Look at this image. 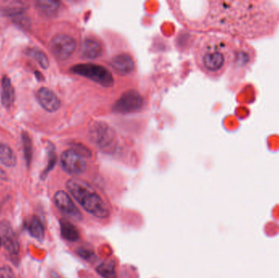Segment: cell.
Listing matches in <instances>:
<instances>
[{
  "instance_id": "1",
  "label": "cell",
  "mask_w": 279,
  "mask_h": 278,
  "mask_svg": "<svg viewBox=\"0 0 279 278\" xmlns=\"http://www.w3.org/2000/svg\"><path fill=\"white\" fill-rule=\"evenodd\" d=\"M66 189L87 212L98 219L109 217V206L87 182L79 179H69L66 182Z\"/></svg>"
},
{
  "instance_id": "2",
  "label": "cell",
  "mask_w": 279,
  "mask_h": 278,
  "mask_svg": "<svg viewBox=\"0 0 279 278\" xmlns=\"http://www.w3.org/2000/svg\"><path fill=\"white\" fill-rule=\"evenodd\" d=\"M71 71L76 75L88 77L104 87H111L114 83L113 75L104 66L95 64H79L73 66Z\"/></svg>"
},
{
  "instance_id": "3",
  "label": "cell",
  "mask_w": 279,
  "mask_h": 278,
  "mask_svg": "<svg viewBox=\"0 0 279 278\" xmlns=\"http://www.w3.org/2000/svg\"><path fill=\"white\" fill-rule=\"evenodd\" d=\"M76 39L68 34H56L51 41V51L60 61H65L71 57L76 51Z\"/></svg>"
},
{
  "instance_id": "4",
  "label": "cell",
  "mask_w": 279,
  "mask_h": 278,
  "mask_svg": "<svg viewBox=\"0 0 279 278\" xmlns=\"http://www.w3.org/2000/svg\"><path fill=\"white\" fill-rule=\"evenodd\" d=\"M61 167L71 175H81L87 170V163L83 156L76 150H66L61 156Z\"/></svg>"
},
{
  "instance_id": "5",
  "label": "cell",
  "mask_w": 279,
  "mask_h": 278,
  "mask_svg": "<svg viewBox=\"0 0 279 278\" xmlns=\"http://www.w3.org/2000/svg\"><path fill=\"white\" fill-rule=\"evenodd\" d=\"M143 104V99L139 92L130 90L124 92L114 105V110L118 113L127 114L137 111Z\"/></svg>"
},
{
  "instance_id": "6",
  "label": "cell",
  "mask_w": 279,
  "mask_h": 278,
  "mask_svg": "<svg viewBox=\"0 0 279 278\" xmlns=\"http://www.w3.org/2000/svg\"><path fill=\"white\" fill-rule=\"evenodd\" d=\"M54 202L61 212H63L72 220L79 221L83 219V215L80 210H78L76 204L74 203L73 200L66 192L62 190L56 192L54 195Z\"/></svg>"
},
{
  "instance_id": "7",
  "label": "cell",
  "mask_w": 279,
  "mask_h": 278,
  "mask_svg": "<svg viewBox=\"0 0 279 278\" xmlns=\"http://www.w3.org/2000/svg\"><path fill=\"white\" fill-rule=\"evenodd\" d=\"M37 99L39 104L46 111L56 112L61 107V101L51 90L41 87L37 92Z\"/></svg>"
},
{
  "instance_id": "8",
  "label": "cell",
  "mask_w": 279,
  "mask_h": 278,
  "mask_svg": "<svg viewBox=\"0 0 279 278\" xmlns=\"http://www.w3.org/2000/svg\"><path fill=\"white\" fill-rule=\"evenodd\" d=\"M0 230L2 232V245L7 252L12 255H17L19 253L20 245L17 236L7 221H3L0 225Z\"/></svg>"
},
{
  "instance_id": "9",
  "label": "cell",
  "mask_w": 279,
  "mask_h": 278,
  "mask_svg": "<svg viewBox=\"0 0 279 278\" xmlns=\"http://www.w3.org/2000/svg\"><path fill=\"white\" fill-rule=\"evenodd\" d=\"M90 132L93 141L101 147H106L114 140L113 131L105 124H94Z\"/></svg>"
},
{
  "instance_id": "10",
  "label": "cell",
  "mask_w": 279,
  "mask_h": 278,
  "mask_svg": "<svg viewBox=\"0 0 279 278\" xmlns=\"http://www.w3.org/2000/svg\"><path fill=\"white\" fill-rule=\"evenodd\" d=\"M203 64L205 69L210 72H217L225 66L226 56L221 51H208L203 57Z\"/></svg>"
},
{
  "instance_id": "11",
  "label": "cell",
  "mask_w": 279,
  "mask_h": 278,
  "mask_svg": "<svg viewBox=\"0 0 279 278\" xmlns=\"http://www.w3.org/2000/svg\"><path fill=\"white\" fill-rule=\"evenodd\" d=\"M112 68L121 74H129L135 68L133 59L130 55L122 53L114 56L110 61Z\"/></svg>"
},
{
  "instance_id": "12",
  "label": "cell",
  "mask_w": 279,
  "mask_h": 278,
  "mask_svg": "<svg viewBox=\"0 0 279 278\" xmlns=\"http://www.w3.org/2000/svg\"><path fill=\"white\" fill-rule=\"evenodd\" d=\"M82 56L86 59H96L102 53V47L96 39H88L83 42L82 49Z\"/></svg>"
},
{
  "instance_id": "13",
  "label": "cell",
  "mask_w": 279,
  "mask_h": 278,
  "mask_svg": "<svg viewBox=\"0 0 279 278\" xmlns=\"http://www.w3.org/2000/svg\"><path fill=\"white\" fill-rule=\"evenodd\" d=\"M15 101V91L12 87L10 78L4 76L2 80V92H1V101L3 106L10 108Z\"/></svg>"
},
{
  "instance_id": "14",
  "label": "cell",
  "mask_w": 279,
  "mask_h": 278,
  "mask_svg": "<svg viewBox=\"0 0 279 278\" xmlns=\"http://www.w3.org/2000/svg\"><path fill=\"white\" fill-rule=\"evenodd\" d=\"M60 227H61V234L64 239L67 240L69 242H76L79 239L80 234L78 230L69 220L61 219L60 220Z\"/></svg>"
},
{
  "instance_id": "15",
  "label": "cell",
  "mask_w": 279,
  "mask_h": 278,
  "mask_svg": "<svg viewBox=\"0 0 279 278\" xmlns=\"http://www.w3.org/2000/svg\"><path fill=\"white\" fill-rule=\"evenodd\" d=\"M0 162L7 167H14L17 157L12 149L4 143L0 142Z\"/></svg>"
},
{
  "instance_id": "16",
  "label": "cell",
  "mask_w": 279,
  "mask_h": 278,
  "mask_svg": "<svg viewBox=\"0 0 279 278\" xmlns=\"http://www.w3.org/2000/svg\"><path fill=\"white\" fill-rule=\"evenodd\" d=\"M27 229L32 237H34L35 239L42 241L44 237V227L41 221L39 218H32L30 221L27 225Z\"/></svg>"
},
{
  "instance_id": "17",
  "label": "cell",
  "mask_w": 279,
  "mask_h": 278,
  "mask_svg": "<svg viewBox=\"0 0 279 278\" xmlns=\"http://www.w3.org/2000/svg\"><path fill=\"white\" fill-rule=\"evenodd\" d=\"M36 8L39 12L44 13L46 16H51L56 13L60 7V2L57 1H50V0H39L37 1Z\"/></svg>"
},
{
  "instance_id": "18",
  "label": "cell",
  "mask_w": 279,
  "mask_h": 278,
  "mask_svg": "<svg viewBox=\"0 0 279 278\" xmlns=\"http://www.w3.org/2000/svg\"><path fill=\"white\" fill-rule=\"evenodd\" d=\"M25 53H26L27 55H29V56H31L33 58L35 59V60L38 61V63L40 65L42 68H49V57H48V56L45 54V52H44V51L40 50V49H36V48L29 49L26 50Z\"/></svg>"
},
{
  "instance_id": "19",
  "label": "cell",
  "mask_w": 279,
  "mask_h": 278,
  "mask_svg": "<svg viewBox=\"0 0 279 278\" xmlns=\"http://www.w3.org/2000/svg\"><path fill=\"white\" fill-rule=\"evenodd\" d=\"M97 272L103 278H117L114 264L104 262L97 268Z\"/></svg>"
},
{
  "instance_id": "20",
  "label": "cell",
  "mask_w": 279,
  "mask_h": 278,
  "mask_svg": "<svg viewBox=\"0 0 279 278\" xmlns=\"http://www.w3.org/2000/svg\"><path fill=\"white\" fill-rule=\"evenodd\" d=\"M22 142H23V149H24V156L27 167L30 165L32 160V142L31 139L29 137V134L24 131L22 133Z\"/></svg>"
},
{
  "instance_id": "21",
  "label": "cell",
  "mask_w": 279,
  "mask_h": 278,
  "mask_svg": "<svg viewBox=\"0 0 279 278\" xmlns=\"http://www.w3.org/2000/svg\"><path fill=\"white\" fill-rule=\"evenodd\" d=\"M25 8L20 7H0V16L2 17H17L20 15L23 14Z\"/></svg>"
},
{
  "instance_id": "22",
  "label": "cell",
  "mask_w": 279,
  "mask_h": 278,
  "mask_svg": "<svg viewBox=\"0 0 279 278\" xmlns=\"http://www.w3.org/2000/svg\"><path fill=\"white\" fill-rule=\"evenodd\" d=\"M55 163H56V154L54 153L53 151H50L49 165H48L46 170L44 171V173L42 175V177H43V178H44V177H46L47 174H48V173H49V172L53 168Z\"/></svg>"
},
{
  "instance_id": "23",
  "label": "cell",
  "mask_w": 279,
  "mask_h": 278,
  "mask_svg": "<svg viewBox=\"0 0 279 278\" xmlns=\"http://www.w3.org/2000/svg\"><path fill=\"white\" fill-rule=\"evenodd\" d=\"M0 278H16L12 269L8 266L0 267Z\"/></svg>"
},
{
  "instance_id": "24",
  "label": "cell",
  "mask_w": 279,
  "mask_h": 278,
  "mask_svg": "<svg viewBox=\"0 0 279 278\" xmlns=\"http://www.w3.org/2000/svg\"><path fill=\"white\" fill-rule=\"evenodd\" d=\"M78 254L83 259H89L92 256V253L89 251L84 249L78 250Z\"/></svg>"
},
{
  "instance_id": "25",
  "label": "cell",
  "mask_w": 279,
  "mask_h": 278,
  "mask_svg": "<svg viewBox=\"0 0 279 278\" xmlns=\"http://www.w3.org/2000/svg\"><path fill=\"white\" fill-rule=\"evenodd\" d=\"M0 179H3V180L7 179V175L2 169H0Z\"/></svg>"
},
{
  "instance_id": "26",
  "label": "cell",
  "mask_w": 279,
  "mask_h": 278,
  "mask_svg": "<svg viewBox=\"0 0 279 278\" xmlns=\"http://www.w3.org/2000/svg\"><path fill=\"white\" fill-rule=\"evenodd\" d=\"M51 278H61V277L59 276L58 274L53 271L51 273Z\"/></svg>"
},
{
  "instance_id": "27",
  "label": "cell",
  "mask_w": 279,
  "mask_h": 278,
  "mask_svg": "<svg viewBox=\"0 0 279 278\" xmlns=\"http://www.w3.org/2000/svg\"><path fill=\"white\" fill-rule=\"evenodd\" d=\"M35 74H36L37 77H38V79L42 80V78H43V76H42V75H40V73L37 72V71H36V73H35Z\"/></svg>"
},
{
  "instance_id": "28",
  "label": "cell",
  "mask_w": 279,
  "mask_h": 278,
  "mask_svg": "<svg viewBox=\"0 0 279 278\" xmlns=\"http://www.w3.org/2000/svg\"><path fill=\"white\" fill-rule=\"evenodd\" d=\"M1 246H2V238L0 237V247H1Z\"/></svg>"
}]
</instances>
